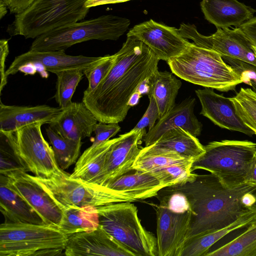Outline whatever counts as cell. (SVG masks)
<instances>
[{"label": "cell", "mask_w": 256, "mask_h": 256, "mask_svg": "<svg viewBox=\"0 0 256 256\" xmlns=\"http://www.w3.org/2000/svg\"><path fill=\"white\" fill-rule=\"evenodd\" d=\"M156 214L158 256H181L190 237L192 212L176 213L159 205Z\"/></svg>", "instance_id": "obj_12"}, {"label": "cell", "mask_w": 256, "mask_h": 256, "mask_svg": "<svg viewBox=\"0 0 256 256\" xmlns=\"http://www.w3.org/2000/svg\"><path fill=\"white\" fill-rule=\"evenodd\" d=\"M6 5L7 6L8 5L10 2V0H2Z\"/></svg>", "instance_id": "obj_51"}, {"label": "cell", "mask_w": 256, "mask_h": 256, "mask_svg": "<svg viewBox=\"0 0 256 256\" xmlns=\"http://www.w3.org/2000/svg\"><path fill=\"white\" fill-rule=\"evenodd\" d=\"M224 59L240 74L242 82L252 86L256 92V66L235 58Z\"/></svg>", "instance_id": "obj_38"}, {"label": "cell", "mask_w": 256, "mask_h": 256, "mask_svg": "<svg viewBox=\"0 0 256 256\" xmlns=\"http://www.w3.org/2000/svg\"><path fill=\"white\" fill-rule=\"evenodd\" d=\"M0 210L6 222L44 224L36 212L10 186L7 177L0 176Z\"/></svg>", "instance_id": "obj_23"}, {"label": "cell", "mask_w": 256, "mask_h": 256, "mask_svg": "<svg viewBox=\"0 0 256 256\" xmlns=\"http://www.w3.org/2000/svg\"><path fill=\"white\" fill-rule=\"evenodd\" d=\"M118 139V137L110 139L96 147L86 148L78 158L70 176L96 184L105 164L108 153Z\"/></svg>", "instance_id": "obj_26"}, {"label": "cell", "mask_w": 256, "mask_h": 256, "mask_svg": "<svg viewBox=\"0 0 256 256\" xmlns=\"http://www.w3.org/2000/svg\"><path fill=\"white\" fill-rule=\"evenodd\" d=\"M128 0H88L86 2L85 6L86 8H90L98 6L114 4Z\"/></svg>", "instance_id": "obj_44"}, {"label": "cell", "mask_w": 256, "mask_h": 256, "mask_svg": "<svg viewBox=\"0 0 256 256\" xmlns=\"http://www.w3.org/2000/svg\"><path fill=\"white\" fill-rule=\"evenodd\" d=\"M172 72L156 70L148 78V96H152L158 108L159 119L164 117L176 105V99L182 82Z\"/></svg>", "instance_id": "obj_25"}, {"label": "cell", "mask_w": 256, "mask_h": 256, "mask_svg": "<svg viewBox=\"0 0 256 256\" xmlns=\"http://www.w3.org/2000/svg\"><path fill=\"white\" fill-rule=\"evenodd\" d=\"M245 183L256 186V156L254 158L245 180Z\"/></svg>", "instance_id": "obj_45"}, {"label": "cell", "mask_w": 256, "mask_h": 256, "mask_svg": "<svg viewBox=\"0 0 256 256\" xmlns=\"http://www.w3.org/2000/svg\"><path fill=\"white\" fill-rule=\"evenodd\" d=\"M256 218V212L251 211L222 229L190 237L186 242L181 256H204L212 246L226 235L243 228Z\"/></svg>", "instance_id": "obj_27"}, {"label": "cell", "mask_w": 256, "mask_h": 256, "mask_svg": "<svg viewBox=\"0 0 256 256\" xmlns=\"http://www.w3.org/2000/svg\"><path fill=\"white\" fill-rule=\"evenodd\" d=\"M120 130V127L117 122L105 123L98 122L94 129L95 136L90 146L96 147L110 140V138L114 136Z\"/></svg>", "instance_id": "obj_39"}, {"label": "cell", "mask_w": 256, "mask_h": 256, "mask_svg": "<svg viewBox=\"0 0 256 256\" xmlns=\"http://www.w3.org/2000/svg\"><path fill=\"white\" fill-rule=\"evenodd\" d=\"M68 235L50 224L4 222L0 226V256H58Z\"/></svg>", "instance_id": "obj_5"}, {"label": "cell", "mask_w": 256, "mask_h": 256, "mask_svg": "<svg viewBox=\"0 0 256 256\" xmlns=\"http://www.w3.org/2000/svg\"><path fill=\"white\" fill-rule=\"evenodd\" d=\"M66 256H135L100 225L94 230L68 234Z\"/></svg>", "instance_id": "obj_16"}, {"label": "cell", "mask_w": 256, "mask_h": 256, "mask_svg": "<svg viewBox=\"0 0 256 256\" xmlns=\"http://www.w3.org/2000/svg\"><path fill=\"white\" fill-rule=\"evenodd\" d=\"M102 58L68 55L65 53V50L38 52L29 50L16 56L6 73L8 76L14 74L21 66L28 62L40 63L48 72L54 74L70 69H80L84 72L92 68Z\"/></svg>", "instance_id": "obj_17"}, {"label": "cell", "mask_w": 256, "mask_h": 256, "mask_svg": "<svg viewBox=\"0 0 256 256\" xmlns=\"http://www.w3.org/2000/svg\"><path fill=\"white\" fill-rule=\"evenodd\" d=\"M152 144L158 148L174 151L194 160L205 152L204 146L198 139L181 128L168 130Z\"/></svg>", "instance_id": "obj_28"}, {"label": "cell", "mask_w": 256, "mask_h": 256, "mask_svg": "<svg viewBox=\"0 0 256 256\" xmlns=\"http://www.w3.org/2000/svg\"><path fill=\"white\" fill-rule=\"evenodd\" d=\"M141 96L142 94L136 90L130 98L128 102V105L130 107L136 105L139 102Z\"/></svg>", "instance_id": "obj_48"}, {"label": "cell", "mask_w": 256, "mask_h": 256, "mask_svg": "<svg viewBox=\"0 0 256 256\" xmlns=\"http://www.w3.org/2000/svg\"><path fill=\"white\" fill-rule=\"evenodd\" d=\"M23 72L25 75H34L37 72L33 63L28 62L21 66L18 70V72Z\"/></svg>", "instance_id": "obj_46"}, {"label": "cell", "mask_w": 256, "mask_h": 256, "mask_svg": "<svg viewBox=\"0 0 256 256\" xmlns=\"http://www.w3.org/2000/svg\"><path fill=\"white\" fill-rule=\"evenodd\" d=\"M194 162L179 163L156 169L152 172L165 187L192 182L197 174L192 172V166Z\"/></svg>", "instance_id": "obj_35"}, {"label": "cell", "mask_w": 256, "mask_h": 256, "mask_svg": "<svg viewBox=\"0 0 256 256\" xmlns=\"http://www.w3.org/2000/svg\"><path fill=\"white\" fill-rule=\"evenodd\" d=\"M88 0H36L14 14L6 29L10 36L33 38L52 30L84 20L90 11Z\"/></svg>", "instance_id": "obj_4"}, {"label": "cell", "mask_w": 256, "mask_h": 256, "mask_svg": "<svg viewBox=\"0 0 256 256\" xmlns=\"http://www.w3.org/2000/svg\"><path fill=\"white\" fill-rule=\"evenodd\" d=\"M178 30L183 38L192 40L197 46L212 50L222 57L237 59L256 66L253 46L238 28H217L214 34L205 36L198 32L194 24L182 23Z\"/></svg>", "instance_id": "obj_11"}, {"label": "cell", "mask_w": 256, "mask_h": 256, "mask_svg": "<svg viewBox=\"0 0 256 256\" xmlns=\"http://www.w3.org/2000/svg\"><path fill=\"white\" fill-rule=\"evenodd\" d=\"M234 238L204 256H256V218Z\"/></svg>", "instance_id": "obj_31"}, {"label": "cell", "mask_w": 256, "mask_h": 256, "mask_svg": "<svg viewBox=\"0 0 256 256\" xmlns=\"http://www.w3.org/2000/svg\"><path fill=\"white\" fill-rule=\"evenodd\" d=\"M148 98V106L142 118L133 128L134 130H142L148 126L150 130L154 126L156 120H159L158 111L156 101L151 96H149Z\"/></svg>", "instance_id": "obj_40"}, {"label": "cell", "mask_w": 256, "mask_h": 256, "mask_svg": "<svg viewBox=\"0 0 256 256\" xmlns=\"http://www.w3.org/2000/svg\"><path fill=\"white\" fill-rule=\"evenodd\" d=\"M253 48L256 55V47L253 46Z\"/></svg>", "instance_id": "obj_52"}, {"label": "cell", "mask_w": 256, "mask_h": 256, "mask_svg": "<svg viewBox=\"0 0 256 256\" xmlns=\"http://www.w3.org/2000/svg\"><path fill=\"white\" fill-rule=\"evenodd\" d=\"M64 170L48 178L31 175L62 208L68 205L101 206L121 202L137 201L130 195L80 178H72Z\"/></svg>", "instance_id": "obj_8"}, {"label": "cell", "mask_w": 256, "mask_h": 256, "mask_svg": "<svg viewBox=\"0 0 256 256\" xmlns=\"http://www.w3.org/2000/svg\"><path fill=\"white\" fill-rule=\"evenodd\" d=\"M130 20L112 14L62 26L35 38L30 50L53 52L65 50L76 44L90 40H116L130 25Z\"/></svg>", "instance_id": "obj_7"}, {"label": "cell", "mask_w": 256, "mask_h": 256, "mask_svg": "<svg viewBox=\"0 0 256 256\" xmlns=\"http://www.w3.org/2000/svg\"><path fill=\"white\" fill-rule=\"evenodd\" d=\"M166 188L183 193L189 202L192 212L189 238L224 228L251 212L242 199L246 194L256 190V186L248 183L226 186L211 173L198 174L192 182Z\"/></svg>", "instance_id": "obj_2"}, {"label": "cell", "mask_w": 256, "mask_h": 256, "mask_svg": "<svg viewBox=\"0 0 256 256\" xmlns=\"http://www.w3.org/2000/svg\"><path fill=\"white\" fill-rule=\"evenodd\" d=\"M254 202L250 208V210L256 212V190L254 192Z\"/></svg>", "instance_id": "obj_50"}, {"label": "cell", "mask_w": 256, "mask_h": 256, "mask_svg": "<svg viewBox=\"0 0 256 256\" xmlns=\"http://www.w3.org/2000/svg\"><path fill=\"white\" fill-rule=\"evenodd\" d=\"M9 53L8 40L6 39H2L0 40V94L6 86L8 82V76L6 75V60Z\"/></svg>", "instance_id": "obj_41"}, {"label": "cell", "mask_w": 256, "mask_h": 256, "mask_svg": "<svg viewBox=\"0 0 256 256\" xmlns=\"http://www.w3.org/2000/svg\"><path fill=\"white\" fill-rule=\"evenodd\" d=\"M247 38L252 46L256 47V17L237 27Z\"/></svg>", "instance_id": "obj_42"}, {"label": "cell", "mask_w": 256, "mask_h": 256, "mask_svg": "<svg viewBox=\"0 0 256 256\" xmlns=\"http://www.w3.org/2000/svg\"><path fill=\"white\" fill-rule=\"evenodd\" d=\"M148 78L143 80L138 86L136 89L142 95L148 94L150 86L148 84Z\"/></svg>", "instance_id": "obj_47"}, {"label": "cell", "mask_w": 256, "mask_h": 256, "mask_svg": "<svg viewBox=\"0 0 256 256\" xmlns=\"http://www.w3.org/2000/svg\"><path fill=\"white\" fill-rule=\"evenodd\" d=\"M8 6L2 0H0V19L1 20L8 12Z\"/></svg>", "instance_id": "obj_49"}, {"label": "cell", "mask_w": 256, "mask_h": 256, "mask_svg": "<svg viewBox=\"0 0 256 256\" xmlns=\"http://www.w3.org/2000/svg\"><path fill=\"white\" fill-rule=\"evenodd\" d=\"M55 74L57 80L54 98L59 107L63 109L72 103V96L84 74L80 69L64 70Z\"/></svg>", "instance_id": "obj_34"}, {"label": "cell", "mask_w": 256, "mask_h": 256, "mask_svg": "<svg viewBox=\"0 0 256 256\" xmlns=\"http://www.w3.org/2000/svg\"><path fill=\"white\" fill-rule=\"evenodd\" d=\"M166 62L174 75L204 88L228 92L242 83L240 74L219 54L194 43Z\"/></svg>", "instance_id": "obj_3"}, {"label": "cell", "mask_w": 256, "mask_h": 256, "mask_svg": "<svg viewBox=\"0 0 256 256\" xmlns=\"http://www.w3.org/2000/svg\"><path fill=\"white\" fill-rule=\"evenodd\" d=\"M62 108L47 105L18 106L6 105L0 102V130L14 132L28 124H50Z\"/></svg>", "instance_id": "obj_21"}, {"label": "cell", "mask_w": 256, "mask_h": 256, "mask_svg": "<svg viewBox=\"0 0 256 256\" xmlns=\"http://www.w3.org/2000/svg\"><path fill=\"white\" fill-rule=\"evenodd\" d=\"M177 152L152 144L141 148L134 163L132 170L150 172L174 164L194 162Z\"/></svg>", "instance_id": "obj_29"}, {"label": "cell", "mask_w": 256, "mask_h": 256, "mask_svg": "<svg viewBox=\"0 0 256 256\" xmlns=\"http://www.w3.org/2000/svg\"><path fill=\"white\" fill-rule=\"evenodd\" d=\"M36 0H10L8 6L10 14H18L25 10Z\"/></svg>", "instance_id": "obj_43"}, {"label": "cell", "mask_w": 256, "mask_h": 256, "mask_svg": "<svg viewBox=\"0 0 256 256\" xmlns=\"http://www.w3.org/2000/svg\"><path fill=\"white\" fill-rule=\"evenodd\" d=\"M46 130L60 168L64 170L76 163L82 144V140H74L63 137L50 126Z\"/></svg>", "instance_id": "obj_32"}, {"label": "cell", "mask_w": 256, "mask_h": 256, "mask_svg": "<svg viewBox=\"0 0 256 256\" xmlns=\"http://www.w3.org/2000/svg\"><path fill=\"white\" fill-rule=\"evenodd\" d=\"M62 210L64 216L60 228L68 235L92 230L100 224L96 208L68 205Z\"/></svg>", "instance_id": "obj_30"}, {"label": "cell", "mask_w": 256, "mask_h": 256, "mask_svg": "<svg viewBox=\"0 0 256 256\" xmlns=\"http://www.w3.org/2000/svg\"><path fill=\"white\" fill-rule=\"evenodd\" d=\"M205 18L217 28L238 27L254 17L256 10L237 0H202Z\"/></svg>", "instance_id": "obj_22"}, {"label": "cell", "mask_w": 256, "mask_h": 256, "mask_svg": "<svg viewBox=\"0 0 256 256\" xmlns=\"http://www.w3.org/2000/svg\"><path fill=\"white\" fill-rule=\"evenodd\" d=\"M194 98H188L174 107L164 117L158 120L154 126L143 137L145 146L155 143L168 130L181 128L194 136L200 134L202 124L194 114Z\"/></svg>", "instance_id": "obj_19"}, {"label": "cell", "mask_w": 256, "mask_h": 256, "mask_svg": "<svg viewBox=\"0 0 256 256\" xmlns=\"http://www.w3.org/2000/svg\"><path fill=\"white\" fill-rule=\"evenodd\" d=\"M115 56L110 70L96 88L84 92L82 102L99 122L123 121L131 108L128 102L132 95L143 80L158 70L160 60L134 36H127Z\"/></svg>", "instance_id": "obj_1"}, {"label": "cell", "mask_w": 256, "mask_h": 256, "mask_svg": "<svg viewBox=\"0 0 256 256\" xmlns=\"http://www.w3.org/2000/svg\"><path fill=\"white\" fill-rule=\"evenodd\" d=\"M204 153L192 166V171L207 170L218 178L226 186L244 183L256 156V143L248 140H222L204 146Z\"/></svg>", "instance_id": "obj_6"}, {"label": "cell", "mask_w": 256, "mask_h": 256, "mask_svg": "<svg viewBox=\"0 0 256 256\" xmlns=\"http://www.w3.org/2000/svg\"><path fill=\"white\" fill-rule=\"evenodd\" d=\"M41 122L22 127L14 132L18 154L28 172L34 176L48 178L61 172L52 148L44 138Z\"/></svg>", "instance_id": "obj_10"}, {"label": "cell", "mask_w": 256, "mask_h": 256, "mask_svg": "<svg viewBox=\"0 0 256 256\" xmlns=\"http://www.w3.org/2000/svg\"><path fill=\"white\" fill-rule=\"evenodd\" d=\"M11 188L36 212L44 224L60 228L63 211L58 204L24 172L6 176Z\"/></svg>", "instance_id": "obj_14"}, {"label": "cell", "mask_w": 256, "mask_h": 256, "mask_svg": "<svg viewBox=\"0 0 256 256\" xmlns=\"http://www.w3.org/2000/svg\"><path fill=\"white\" fill-rule=\"evenodd\" d=\"M18 172L28 170L18 154L14 132L0 130V174L7 176Z\"/></svg>", "instance_id": "obj_33"}, {"label": "cell", "mask_w": 256, "mask_h": 256, "mask_svg": "<svg viewBox=\"0 0 256 256\" xmlns=\"http://www.w3.org/2000/svg\"><path fill=\"white\" fill-rule=\"evenodd\" d=\"M115 54L103 56L102 58L90 68L83 72L88 84L84 92L94 90L107 76L115 60Z\"/></svg>", "instance_id": "obj_37"}, {"label": "cell", "mask_w": 256, "mask_h": 256, "mask_svg": "<svg viewBox=\"0 0 256 256\" xmlns=\"http://www.w3.org/2000/svg\"><path fill=\"white\" fill-rule=\"evenodd\" d=\"M195 92L202 106L200 114L221 128L249 136L255 134L238 116L230 98L218 94L212 88H208L197 90Z\"/></svg>", "instance_id": "obj_18"}, {"label": "cell", "mask_w": 256, "mask_h": 256, "mask_svg": "<svg viewBox=\"0 0 256 256\" xmlns=\"http://www.w3.org/2000/svg\"><path fill=\"white\" fill-rule=\"evenodd\" d=\"M230 98L238 116L256 135V92L250 88H241Z\"/></svg>", "instance_id": "obj_36"}, {"label": "cell", "mask_w": 256, "mask_h": 256, "mask_svg": "<svg viewBox=\"0 0 256 256\" xmlns=\"http://www.w3.org/2000/svg\"><path fill=\"white\" fill-rule=\"evenodd\" d=\"M146 133L145 128L132 129L118 136L108 153L96 184L106 186L116 178L132 170V166L141 150L139 144Z\"/></svg>", "instance_id": "obj_15"}, {"label": "cell", "mask_w": 256, "mask_h": 256, "mask_svg": "<svg viewBox=\"0 0 256 256\" xmlns=\"http://www.w3.org/2000/svg\"><path fill=\"white\" fill-rule=\"evenodd\" d=\"M134 171L116 178L106 186L128 194L137 201L156 196L164 188L150 172Z\"/></svg>", "instance_id": "obj_24"}, {"label": "cell", "mask_w": 256, "mask_h": 256, "mask_svg": "<svg viewBox=\"0 0 256 256\" xmlns=\"http://www.w3.org/2000/svg\"><path fill=\"white\" fill-rule=\"evenodd\" d=\"M132 202L97 208L100 224L135 256H158L156 238L142 226L137 208Z\"/></svg>", "instance_id": "obj_9"}, {"label": "cell", "mask_w": 256, "mask_h": 256, "mask_svg": "<svg viewBox=\"0 0 256 256\" xmlns=\"http://www.w3.org/2000/svg\"><path fill=\"white\" fill-rule=\"evenodd\" d=\"M127 36H134L148 46L160 60L167 62L180 54L190 44L178 29L150 20L136 25Z\"/></svg>", "instance_id": "obj_13"}, {"label": "cell", "mask_w": 256, "mask_h": 256, "mask_svg": "<svg viewBox=\"0 0 256 256\" xmlns=\"http://www.w3.org/2000/svg\"><path fill=\"white\" fill-rule=\"evenodd\" d=\"M98 120L82 102H72L49 124L61 136L74 140L90 137Z\"/></svg>", "instance_id": "obj_20"}]
</instances>
